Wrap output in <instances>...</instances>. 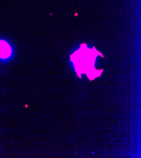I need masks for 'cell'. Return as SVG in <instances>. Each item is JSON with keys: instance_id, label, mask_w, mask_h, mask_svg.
Listing matches in <instances>:
<instances>
[{"instance_id": "1", "label": "cell", "mask_w": 141, "mask_h": 158, "mask_svg": "<svg viewBox=\"0 0 141 158\" xmlns=\"http://www.w3.org/2000/svg\"><path fill=\"white\" fill-rule=\"evenodd\" d=\"M98 55H103L95 47L89 49L86 44H82L80 49L71 56V60L75 67L76 72L80 77L82 73L87 74L89 80H93L99 77L103 73V70H96L95 68L96 59Z\"/></svg>"}, {"instance_id": "2", "label": "cell", "mask_w": 141, "mask_h": 158, "mask_svg": "<svg viewBox=\"0 0 141 158\" xmlns=\"http://www.w3.org/2000/svg\"><path fill=\"white\" fill-rule=\"evenodd\" d=\"M11 54L10 45L4 41H0V57L7 58Z\"/></svg>"}]
</instances>
